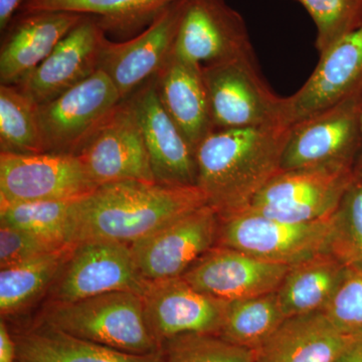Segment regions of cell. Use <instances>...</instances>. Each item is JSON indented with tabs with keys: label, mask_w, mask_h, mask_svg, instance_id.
<instances>
[{
	"label": "cell",
	"mask_w": 362,
	"mask_h": 362,
	"mask_svg": "<svg viewBox=\"0 0 362 362\" xmlns=\"http://www.w3.org/2000/svg\"><path fill=\"white\" fill-rule=\"evenodd\" d=\"M288 125L216 129L195 148L197 187L220 218L246 209L282 170Z\"/></svg>",
	"instance_id": "6da1fadb"
},
{
	"label": "cell",
	"mask_w": 362,
	"mask_h": 362,
	"mask_svg": "<svg viewBox=\"0 0 362 362\" xmlns=\"http://www.w3.org/2000/svg\"><path fill=\"white\" fill-rule=\"evenodd\" d=\"M204 204L206 197L197 187L106 183L74 202L71 244L105 240L131 245Z\"/></svg>",
	"instance_id": "7a4b0ae2"
},
{
	"label": "cell",
	"mask_w": 362,
	"mask_h": 362,
	"mask_svg": "<svg viewBox=\"0 0 362 362\" xmlns=\"http://www.w3.org/2000/svg\"><path fill=\"white\" fill-rule=\"evenodd\" d=\"M40 322L129 354L162 350L147 323L143 298L136 293L111 292L71 303L51 304Z\"/></svg>",
	"instance_id": "3957f363"
},
{
	"label": "cell",
	"mask_w": 362,
	"mask_h": 362,
	"mask_svg": "<svg viewBox=\"0 0 362 362\" xmlns=\"http://www.w3.org/2000/svg\"><path fill=\"white\" fill-rule=\"evenodd\" d=\"M334 226L335 214L309 223H287L244 209L221 218L218 246L292 267L330 252Z\"/></svg>",
	"instance_id": "277c9868"
},
{
	"label": "cell",
	"mask_w": 362,
	"mask_h": 362,
	"mask_svg": "<svg viewBox=\"0 0 362 362\" xmlns=\"http://www.w3.org/2000/svg\"><path fill=\"white\" fill-rule=\"evenodd\" d=\"M362 147V92L292 124L282 170L354 168Z\"/></svg>",
	"instance_id": "5b68a950"
},
{
	"label": "cell",
	"mask_w": 362,
	"mask_h": 362,
	"mask_svg": "<svg viewBox=\"0 0 362 362\" xmlns=\"http://www.w3.org/2000/svg\"><path fill=\"white\" fill-rule=\"evenodd\" d=\"M202 73L214 130L287 125L285 98L264 82L255 56L202 66Z\"/></svg>",
	"instance_id": "8992f818"
},
{
	"label": "cell",
	"mask_w": 362,
	"mask_h": 362,
	"mask_svg": "<svg viewBox=\"0 0 362 362\" xmlns=\"http://www.w3.org/2000/svg\"><path fill=\"white\" fill-rule=\"evenodd\" d=\"M150 282L138 269L130 245L105 240L77 243L51 288V304L71 303L111 292L144 296Z\"/></svg>",
	"instance_id": "52a82bcc"
},
{
	"label": "cell",
	"mask_w": 362,
	"mask_h": 362,
	"mask_svg": "<svg viewBox=\"0 0 362 362\" xmlns=\"http://www.w3.org/2000/svg\"><path fill=\"white\" fill-rule=\"evenodd\" d=\"M121 102L115 85L99 69L83 82L40 105L45 152L77 156Z\"/></svg>",
	"instance_id": "ba28073f"
},
{
	"label": "cell",
	"mask_w": 362,
	"mask_h": 362,
	"mask_svg": "<svg viewBox=\"0 0 362 362\" xmlns=\"http://www.w3.org/2000/svg\"><path fill=\"white\" fill-rule=\"evenodd\" d=\"M354 178V168L281 171L245 209L287 223L323 220L337 213Z\"/></svg>",
	"instance_id": "9c48e42d"
},
{
	"label": "cell",
	"mask_w": 362,
	"mask_h": 362,
	"mask_svg": "<svg viewBox=\"0 0 362 362\" xmlns=\"http://www.w3.org/2000/svg\"><path fill=\"white\" fill-rule=\"evenodd\" d=\"M221 218L204 204L130 245L138 269L149 282L181 277L218 245Z\"/></svg>",
	"instance_id": "30bf717a"
},
{
	"label": "cell",
	"mask_w": 362,
	"mask_h": 362,
	"mask_svg": "<svg viewBox=\"0 0 362 362\" xmlns=\"http://www.w3.org/2000/svg\"><path fill=\"white\" fill-rule=\"evenodd\" d=\"M97 187L76 154L0 152V202L76 201Z\"/></svg>",
	"instance_id": "8fae6325"
},
{
	"label": "cell",
	"mask_w": 362,
	"mask_h": 362,
	"mask_svg": "<svg viewBox=\"0 0 362 362\" xmlns=\"http://www.w3.org/2000/svg\"><path fill=\"white\" fill-rule=\"evenodd\" d=\"M173 54L202 66L255 56L244 18L225 0H185Z\"/></svg>",
	"instance_id": "7c38bea8"
},
{
	"label": "cell",
	"mask_w": 362,
	"mask_h": 362,
	"mask_svg": "<svg viewBox=\"0 0 362 362\" xmlns=\"http://www.w3.org/2000/svg\"><path fill=\"white\" fill-rule=\"evenodd\" d=\"M183 6L185 0L170 4L132 39L105 40L99 69L110 78L122 101L154 78L170 58Z\"/></svg>",
	"instance_id": "4fadbf2b"
},
{
	"label": "cell",
	"mask_w": 362,
	"mask_h": 362,
	"mask_svg": "<svg viewBox=\"0 0 362 362\" xmlns=\"http://www.w3.org/2000/svg\"><path fill=\"white\" fill-rule=\"evenodd\" d=\"M77 156L97 187L122 180L157 182L128 100L117 106Z\"/></svg>",
	"instance_id": "5bb4252c"
},
{
	"label": "cell",
	"mask_w": 362,
	"mask_h": 362,
	"mask_svg": "<svg viewBox=\"0 0 362 362\" xmlns=\"http://www.w3.org/2000/svg\"><path fill=\"white\" fill-rule=\"evenodd\" d=\"M362 92V25L325 51L306 83L285 98L287 125Z\"/></svg>",
	"instance_id": "9a60e30c"
},
{
	"label": "cell",
	"mask_w": 362,
	"mask_h": 362,
	"mask_svg": "<svg viewBox=\"0 0 362 362\" xmlns=\"http://www.w3.org/2000/svg\"><path fill=\"white\" fill-rule=\"evenodd\" d=\"M126 100L139 125L157 182L197 187L194 149L162 106L153 78Z\"/></svg>",
	"instance_id": "2e32d148"
},
{
	"label": "cell",
	"mask_w": 362,
	"mask_h": 362,
	"mask_svg": "<svg viewBox=\"0 0 362 362\" xmlns=\"http://www.w3.org/2000/svg\"><path fill=\"white\" fill-rule=\"evenodd\" d=\"M142 298L147 323L161 346L180 335H218L228 303L199 291L182 277L150 282Z\"/></svg>",
	"instance_id": "e0dca14e"
},
{
	"label": "cell",
	"mask_w": 362,
	"mask_h": 362,
	"mask_svg": "<svg viewBox=\"0 0 362 362\" xmlns=\"http://www.w3.org/2000/svg\"><path fill=\"white\" fill-rule=\"evenodd\" d=\"M290 268L216 245L181 277L199 291L230 302L277 291Z\"/></svg>",
	"instance_id": "ac0fdd59"
},
{
	"label": "cell",
	"mask_w": 362,
	"mask_h": 362,
	"mask_svg": "<svg viewBox=\"0 0 362 362\" xmlns=\"http://www.w3.org/2000/svg\"><path fill=\"white\" fill-rule=\"evenodd\" d=\"M106 39L97 18L86 16L47 58L16 86L39 106L47 103L99 70Z\"/></svg>",
	"instance_id": "d6986e66"
},
{
	"label": "cell",
	"mask_w": 362,
	"mask_h": 362,
	"mask_svg": "<svg viewBox=\"0 0 362 362\" xmlns=\"http://www.w3.org/2000/svg\"><path fill=\"white\" fill-rule=\"evenodd\" d=\"M70 11H21L11 21L0 49V82L18 85L45 61L85 18Z\"/></svg>",
	"instance_id": "ffe728a7"
},
{
	"label": "cell",
	"mask_w": 362,
	"mask_h": 362,
	"mask_svg": "<svg viewBox=\"0 0 362 362\" xmlns=\"http://www.w3.org/2000/svg\"><path fill=\"white\" fill-rule=\"evenodd\" d=\"M356 333L340 329L323 311L289 317L255 350V362H333Z\"/></svg>",
	"instance_id": "44dd1931"
},
{
	"label": "cell",
	"mask_w": 362,
	"mask_h": 362,
	"mask_svg": "<svg viewBox=\"0 0 362 362\" xmlns=\"http://www.w3.org/2000/svg\"><path fill=\"white\" fill-rule=\"evenodd\" d=\"M153 81L162 106L195 151L214 130L202 66L171 54Z\"/></svg>",
	"instance_id": "7402d4cb"
},
{
	"label": "cell",
	"mask_w": 362,
	"mask_h": 362,
	"mask_svg": "<svg viewBox=\"0 0 362 362\" xmlns=\"http://www.w3.org/2000/svg\"><path fill=\"white\" fill-rule=\"evenodd\" d=\"M16 362H164L163 354H134L71 337L42 322L13 334Z\"/></svg>",
	"instance_id": "603a6c76"
},
{
	"label": "cell",
	"mask_w": 362,
	"mask_h": 362,
	"mask_svg": "<svg viewBox=\"0 0 362 362\" xmlns=\"http://www.w3.org/2000/svg\"><path fill=\"white\" fill-rule=\"evenodd\" d=\"M347 267L332 252H322L289 269L278 288L287 318L323 311L341 282Z\"/></svg>",
	"instance_id": "cb8c5ba5"
},
{
	"label": "cell",
	"mask_w": 362,
	"mask_h": 362,
	"mask_svg": "<svg viewBox=\"0 0 362 362\" xmlns=\"http://www.w3.org/2000/svg\"><path fill=\"white\" fill-rule=\"evenodd\" d=\"M175 1L177 0H30L21 11H70L92 16L105 33L128 35L146 28Z\"/></svg>",
	"instance_id": "d4e9b609"
},
{
	"label": "cell",
	"mask_w": 362,
	"mask_h": 362,
	"mask_svg": "<svg viewBox=\"0 0 362 362\" xmlns=\"http://www.w3.org/2000/svg\"><path fill=\"white\" fill-rule=\"evenodd\" d=\"M71 247L47 252L0 271V311L16 315L49 289L58 277Z\"/></svg>",
	"instance_id": "484cf974"
},
{
	"label": "cell",
	"mask_w": 362,
	"mask_h": 362,
	"mask_svg": "<svg viewBox=\"0 0 362 362\" xmlns=\"http://www.w3.org/2000/svg\"><path fill=\"white\" fill-rule=\"evenodd\" d=\"M287 319L277 292L228 303L218 335L226 341L257 350Z\"/></svg>",
	"instance_id": "4316f807"
},
{
	"label": "cell",
	"mask_w": 362,
	"mask_h": 362,
	"mask_svg": "<svg viewBox=\"0 0 362 362\" xmlns=\"http://www.w3.org/2000/svg\"><path fill=\"white\" fill-rule=\"evenodd\" d=\"M39 105L16 85H0V151L13 154L45 152Z\"/></svg>",
	"instance_id": "83f0119b"
},
{
	"label": "cell",
	"mask_w": 362,
	"mask_h": 362,
	"mask_svg": "<svg viewBox=\"0 0 362 362\" xmlns=\"http://www.w3.org/2000/svg\"><path fill=\"white\" fill-rule=\"evenodd\" d=\"M74 202H0V223L21 228L59 247L71 246Z\"/></svg>",
	"instance_id": "f1b7e54d"
},
{
	"label": "cell",
	"mask_w": 362,
	"mask_h": 362,
	"mask_svg": "<svg viewBox=\"0 0 362 362\" xmlns=\"http://www.w3.org/2000/svg\"><path fill=\"white\" fill-rule=\"evenodd\" d=\"M164 362H255V350L216 334H185L162 343Z\"/></svg>",
	"instance_id": "f546056e"
},
{
	"label": "cell",
	"mask_w": 362,
	"mask_h": 362,
	"mask_svg": "<svg viewBox=\"0 0 362 362\" xmlns=\"http://www.w3.org/2000/svg\"><path fill=\"white\" fill-rule=\"evenodd\" d=\"M330 252L345 266L362 269V180L356 176L335 213Z\"/></svg>",
	"instance_id": "4dcf8cb0"
},
{
	"label": "cell",
	"mask_w": 362,
	"mask_h": 362,
	"mask_svg": "<svg viewBox=\"0 0 362 362\" xmlns=\"http://www.w3.org/2000/svg\"><path fill=\"white\" fill-rule=\"evenodd\" d=\"M315 23L319 52L362 25V0H296Z\"/></svg>",
	"instance_id": "1f68e13d"
},
{
	"label": "cell",
	"mask_w": 362,
	"mask_h": 362,
	"mask_svg": "<svg viewBox=\"0 0 362 362\" xmlns=\"http://www.w3.org/2000/svg\"><path fill=\"white\" fill-rule=\"evenodd\" d=\"M323 312L345 332L362 330V269L347 267L341 282Z\"/></svg>",
	"instance_id": "d6a6232c"
},
{
	"label": "cell",
	"mask_w": 362,
	"mask_h": 362,
	"mask_svg": "<svg viewBox=\"0 0 362 362\" xmlns=\"http://www.w3.org/2000/svg\"><path fill=\"white\" fill-rule=\"evenodd\" d=\"M63 247H59L21 228L0 223V269L25 263Z\"/></svg>",
	"instance_id": "836d02e7"
},
{
	"label": "cell",
	"mask_w": 362,
	"mask_h": 362,
	"mask_svg": "<svg viewBox=\"0 0 362 362\" xmlns=\"http://www.w3.org/2000/svg\"><path fill=\"white\" fill-rule=\"evenodd\" d=\"M30 0H0V30L4 33Z\"/></svg>",
	"instance_id": "e575fe53"
},
{
	"label": "cell",
	"mask_w": 362,
	"mask_h": 362,
	"mask_svg": "<svg viewBox=\"0 0 362 362\" xmlns=\"http://www.w3.org/2000/svg\"><path fill=\"white\" fill-rule=\"evenodd\" d=\"M0 362H16V341L4 320L0 322Z\"/></svg>",
	"instance_id": "d590c367"
},
{
	"label": "cell",
	"mask_w": 362,
	"mask_h": 362,
	"mask_svg": "<svg viewBox=\"0 0 362 362\" xmlns=\"http://www.w3.org/2000/svg\"><path fill=\"white\" fill-rule=\"evenodd\" d=\"M333 362H362V330L356 332Z\"/></svg>",
	"instance_id": "8d00e7d4"
},
{
	"label": "cell",
	"mask_w": 362,
	"mask_h": 362,
	"mask_svg": "<svg viewBox=\"0 0 362 362\" xmlns=\"http://www.w3.org/2000/svg\"><path fill=\"white\" fill-rule=\"evenodd\" d=\"M354 175L359 180H362V147L358 158H357L356 166H354Z\"/></svg>",
	"instance_id": "74e56055"
}]
</instances>
